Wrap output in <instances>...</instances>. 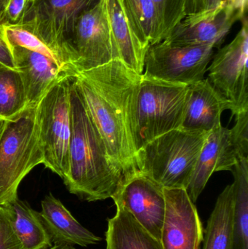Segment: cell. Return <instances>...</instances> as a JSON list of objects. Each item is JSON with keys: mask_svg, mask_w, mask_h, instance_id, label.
Here are the masks:
<instances>
[{"mask_svg": "<svg viewBox=\"0 0 248 249\" xmlns=\"http://www.w3.org/2000/svg\"><path fill=\"white\" fill-rule=\"evenodd\" d=\"M71 77L58 79L35 107L43 165L63 180L68 171Z\"/></svg>", "mask_w": 248, "mask_h": 249, "instance_id": "8992f818", "label": "cell"}, {"mask_svg": "<svg viewBox=\"0 0 248 249\" xmlns=\"http://www.w3.org/2000/svg\"><path fill=\"white\" fill-rule=\"evenodd\" d=\"M2 206L10 225L24 249H48L52 247L50 237L39 212L18 197Z\"/></svg>", "mask_w": 248, "mask_h": 249, "instance_id": "ffe728a7", "label": "cell"}, {"mask_svg": "<svg viewBox=\"0 0 248 249\" xmlns=\"http://www.w3.org/2000/svg\"><path fill=\"white\" fill-rule=\"evenodd\" d=\"M243 18L237 10L222 2L214 10L186 16L163 41L179 46L213 45L217 48L234 23Z\"/></svg>", "mask_w": 248, "mask_h": 249, "instance_id": "4fadbf2b", "label": "cell"}, {"mask_svg": "<svg viewBox=\"0 0 248 249\" xmlns=\"http://www.w3.org/2000/svg\"><path fill=\"white\" fill-rule=\"evenodd\" d=\"M234 212V184H231L217 199L204 231L202 249H231Z\"/></svg>", "mask_w": 248, "mask_h": 249, "instance_id": "44dd1931", "label": "cell"}, {"mask_svg": "<svg viewBox=\"0 0 248 249\" xmlns=\"http://www.w3.org/2000/svg\"><path fill=\"white\" fill-rule=\"evenodd\" d=\"M39 1H41V0H26V10H27L31 5Z\"/></svg>", "mask_w": 248, "mask_h": 249, "instance_id": "d6a6232c", "label": "cell"}, {"mask_svg": "<svg viewBox=\"0 0 248 249\" xmlns=\"http://www.w3.org/2000/svg\"><path fill=\"white\" fill-rule=\"evenodd\" d=\"M114 202L130 212L138 223L160 241L165 216L163 187L139 171L122 178Z\"/></svg>", "mask_w": 248, "mask_h": 249, "instance_id": "8fae6325", "label": "cell"}, {"mask_svg": "<svg viewBox=\"0 0 248 249\" xmlns=\"http://www.w3.org/2000/svg\"><path fill=\"white\" fill-rule=\"evenodd\" d=\"M116 205V214L108 219L106 249H163L161 243L150 234L125 208Z\"/></svg>", "mask_w": 248, "mask_h": 249, "instance_id": "d6986e66", "label": "cell"}, {"mask_svg": "<svg viewBox=\"0 0 248 249\" xmlns=\"http://www.w3.org/2000/svg\"><path fill=\"white\" fill-rule=\"evenodd\" d=\"M239 160L230 129L220 124L210 131L186 190L192 201L196 203L214 173L232 171Z\"/></svg>", "mask_w": 248, "mask_h": 249, "instance_id": "5bb4252c", "label": "cell"}, {"mask_svg": "<svg viewBox=\"0 0 248 249\" xmlns=\"http://www.w3.org/2000/svg\"><path fill=\"white\" fill-rule=\"evenodd\" d=\"M0 64H2L6 68L16 70L11 53L1 38H0Z\"/></svg>", "mask_w": 248, "mask_h": 249, "instance_id": "f546056e", "label": "cell"}, {"mask_svg": "<svg viewBox=\"0 0 248 249\" xmlns=\"http://www.w3.org/2000/svg\"><path fill=\"white\" fill-rule=\"evenodd\" d=\"M6 68V67H4V66L2 65V64H0V70H2V69Z\"/></svg>", "mask_w": 248, "mask_h": 249, "instance_id": "e575fe53", "label": "cell"}, {"mask_svg": "<svg viewBox=\"0 0 248 249\" xmlns=\"http://www.w3.org/2000/svg\"><path fill=\"white\" fill-rule=\"evenodd\" d=\"M68 45L74 75L120 59L106 0H99L80 15Z\"/></svg>", "mask_w": 248, "mask_h": 249, "instance_id": "52a82bcc", "label": "cell"}, {"mask_svg": "<svg viewBox=\"0 0 248 249\" xmlns=\"http://www.w3.org/2000/svg\"><path fill=\"white\" fill-rule=\"evenodd\" d=\"M209 132L170 130L138 152V171L163 188L186 190Z\"/></svg>", "mask_w": 248, "mask_h": 249, "instance_id": "3957f363", "label": "cell"}, {"mask_svg": "<svg viewBox=\"0 0 248 249\" xmlns=\"http://www.w3.org/2000/svg\"><path fill=\"white\" fill-rule=\"evenodd\" d=\"M0 38L7 47H20L45 55L52 60L64 74L71 76L62 56L23 23H1Z\"/></svg>", "mask_w": 248, "mask_h": 249, "instance_id": "603a6c76", "label": "cell"}, {"mask_svg": "<svg viewBox=\"0 0 248 249\" xmlns=\"http://www.w3.org/2000/svg\"><path fill=\"white\" fill-rule=\"evenodd\" d=\"M70 114L68 171L64 184L70 193L86 201L112 198L123 177L109 158L104 142L77 89L74 75L71 77Z\"/></svg>", "mask_w": 248, "mask_h": 249, "instance_id": "7a4b0ae2", "label": "cell"}, {"mask_svg": "<svg viewBox=\"0 0 248 249\" xmlns=\"http://www.w3.org/2000/svg\"><path fill=\"white\" fill-rule=\"evenodd\" d=\"M165 216L160 243L163 249H200L204 230L198 209L183 188H163Z\"/></svg>", "mask_w": 248, "mask_h": 249, "instance_id": "7c38bea8", "label": "cell"}, {"mask_svg": "<svg viewBox=\"0 0 248 249\" xmlns=\"http://www.w3.org/2000/svg\"><path fill=\"white\" fill-rule=\"evenodd\" d=\"M188 90L189 86L141 75L135 110L138 152L153 139L181 128Z\"/></svg>", "mask_w": 248, "mask_h": 249, "instance_id": "5b68a950", "label": "cell"}, {"mask_svg": "<svg viewBox=\"0 0 248 249\" xmlns=\"http://www.w3.org/2000/svg\"><path fill=\"white\" fill-rule=\"evenodd\" d=\"M230 131L239 159L248 158V112H242L236 116L235 124Z\"/></svg>", "mask_w": 248, "mask_h": 249, "instance_id": "4316f807", "label": "cell"}, {"mask_svg": "<svg viewBox=\"0 0 248 249\" xmlns=\"http://www.w3.org/2000/svg\"><path fill=\"white\" fill-rule=\"evenodd\" d=\"M0 249H24L2 206H0Z\"/></svg>", "mask_w": 248, "mask_h": 249, "instance_id": "83f0119b", "label": "cell"}, {"mask_svg": "<svg viewBox=\"0 0 248 249\" xmlns=\"http://www.w3.org/2000/svg\"><path fill=\"white\" fill-rule=\"evenodd\" d=\"M230 102L215 90L208 79L189 86L181 128L210 132L221 124L223 112L231 111Z\"/></svg>", "mask_w": 248, "mask_h": 249, "instance_id": "2e32d148", "label": "cell"}, {"mask_svg": "<svg viewBox=\"0 0 248 249\" xmlns=\"http://www.w3.org/2000/svg\"><path fill=\"white\" fill-rule=\"evenodd\" d=\"M41 219L55 245H78L86 247L101 241L73 217L61 200L52 194L45 196L42 203Z\"/></svg>", "mask_w": 248, "mask_h": 249, "instance_id": "e0dca14e", "label": "cell"}, {"mask_svg": "<svg viewBox=\"0 0 248 249\" xmlns=\"http://www.w3.org/2000/svg\"><path fill=\"white\" fill-rule=\"evenodd\" d=\"M141 75L120 59L74 75L109 158L123 178L138 171L135 110Z\"/></svg>", "mask_w": 248, "mask_h": 249, "instance_id": "6da1fadb", "label": "cell"}, {"mask_svg": "<svg viewBox=\"0 0 248 249\" xmlns=\"http://www.w3.org/2000/svg\"><path fill=\"white\" fill-rule=\"evenodd\" d=\"M215 45L179 46L161 41L150 45L144 58L146 77L190 86L203 80Z\"/></svg>", "mask_w": 248, "mask_h": 249, "instance_id": "ba28073f", "label": "cell"}, {"mask_svg": "<svg viewBox=\"0 0 248 249\" xmlns=\"http://www.w3.org/2000/svg\"><path fill=\"white\" fill-rule=\"evenodd\" d=\"M106 3L109 23L121 61L138 74H143L144 58L149 47L144 45L137 36L120 0H106Z\"/></svg>", "mask_w": 248, "mask_h": 249, "instance_id": "ac0fdd59", "label": "cell"}, {"mask_svg": "<svg viewBox=\"0 0 248 249\" xmlns=\"http://www.w3.org/2000/svg\"><path fill=\"white\" fill-rule=\"evenodd\" d=\"M28 107L18 71L7 68L0 70V119L11 121Z\"/></svg>", "mask_w": 248, "mask_h": 249, "instance_id": "d4e9b609", "label": "cell"}, {"mask_svg": "<svg viewBox=\"0 0 248 249\" xmlns=\"http://www.w3.org/2000/svg\"><path fill=\"white\" fill-rule=\"evenodd\" d=\"M159 20V42L164 40L186 17V0H152Z\"/></svg>", "mask_w": 248, "mask_h": 249, "instance_id": "484cf974", "label": "cell"}, {"mask_svg": "<svg viewBox=\"0 0 248 249\" xmlns=\"http://www.w3.org/2000/svg\"><path fill=\"white\" fill-rule=\"evenodd\" d=\"M222 2L223 0H186V16L214 10Z\"/></svg>", "mask_w": 248, "mask_h": 249, "instance_id": "f1b7e54d", "label": "cell"}, {"mask_svg": "<svg viewBox=\"0 0 248 249\" xmlns=\"http://www.w3.org/2000/svg\"><path fill=\"white\" fill-rule=\"evenodd\" d=\"M0 121H1V119H0Z\"/></svg>", "mask_w": 248, "mask_h": 249, "instance_id": "d590c367", "label": "cell"}, {"mask_svg": "<svg viewBox=\"0 0 248 249\" xmlns=\"http://www.w3.org/2000/svg\"><path fill=\"white\" fill-rule=\"evenodd\" d=\"M228 45L213 56L208 80L215 90L231 105L232 115L248 112V23Z\"/></svg>", "mask_w": 248, "mask_h": 249, "instance_id": "30bf717a", "label": "cell"}, {"mask_svg": "<svg viewBox=\"0 0 248 249\" xmlns=\"http://www.w3.org/2000/svg\"><path fill=\"white\" fill-rule=\"evenodd\" d=\"M99 0H41L31 5L18 23L29 28L64 58L70 74L68 42L80 15Z\"/></svg>", "mask_w": 248, "mask_h": 249, "instance_id": "9c48e42d", "label": "cell"}, {"mask_svg": "<svg viewBox=\"0 0 248 249\" xmlns=\"http://www.w3.org/2000/svg\"><path fill=\"white\" fill-rule=\"evenodd\" d=\"M4 121H2V120L0 121V135H1V130H2L3 126H4Z\"/></svg>", "mask_w": 248, "mask_h": 249, "instance_id": "836d02e7", "label": "cell"}, {"mask_svg": "<svg viewBox=\"0 0 248 249\" xmlns=\"http://www.w3.org/2000/svg\"><path fill=\"white\" fill-rule=\"evenodd\" d=\"M140 40L149 47L159 42V20L152 0H120Z\"/></svg>", "mask_w": 248, "mask_h": 249, "instance_id": "cb8c5ba5", "label": "cell"}, {"mask_svg": "<svg viewBox=\"0 0 248 249\" xmlns=\"http://www.w3.org/2000/svg\"><path fill=\"white\" fill-rule=\"evenodd\" d=\"M223 2L235 9L240 13L242 17H246V12L248 10V0H223Z\"/></svg>", "mask_w": 248, "mask_h": 249, "instance_id": "4dcf8cb0", "label": "cell"}, {"mask_svg": "<svg viewBox=\"0 0 248 249\" xmlns=\"http://www.w3.org/2000/svg\"><path fill=\"white\" fill-rule=\"evenodd\" d=\"M234 212L231 249H248V158L233 168Z\"/></svg>", "mask_w": 248, "mask_h": 249, "instance_id": "7402d4cb", "label": "cell"}, {"mask_svg": "<svg viewBox=\"0 0 248 249\" xmlns=\"http://www.w3.org/2000/svg\"><path fill=\"white\" fill-rule=\"evenodd\" d=\"M43 160L35 107L4 121L0 135V206L17 198L23 178Z\"/></svg>", "mask_w": 248, "mask_h": 249, "instance_id": "277c9868", "label": "cell"}, {"mask_svg": "<svg viewBox=\"0 0 248 249\" xmlns=\"http://www.w3.org/2000/svg\"><path fill=\"white\" fill-rule=\"evenodd\" d=\"M24 88L29 107H34L50 88L64 74L59 67L45 55L17 46H9Z\"/></svg>", "mask_w": 248, "mask_h": 249, "instance_id": "9a60e30c", "label": "cell"}, {"mask_svg": "<svg viewBox=\"0 0 248 249\" xmlns=\"http://www.w3.org/2000/svg\"><path fill=\"white\" fill-rule=\"evenodd\" d=\"M48 249H75L72 246L68 245H55Z\"/></svg>", "mask_w": 248, "mask_h": 249, "instance_id": "1f68e13d", "label": "cell"}]
</instances>
